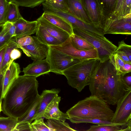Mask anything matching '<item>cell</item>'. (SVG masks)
<instances>
[{"label":"cell","instance_id":"1","mask_svg":"<svg viewBox=\"0 0 131 131\" xmlns=\"http://www.w3.org/2000/svg\"><path fill=\"white\" fill-rule=\"evenodd\" d=\"M38 86L36 77L19 75L2 100V111L17 119L23 116L39 97Z\"/></svg>","mask_w":131,"mask_h":131},{"label":"cell","instance_id":"2","mask_svg":"<svg viewBox=\"0 0 131 131\" xmlns=\"http://www.w3.org/2000/svg\"><path fill=\"white\" fill-rule=\"evenodd\" d=\"M89 85L91 95L112 105H116L129 90L123 85L121 75H117L110 59L103 62L99 60Z\"/></svg>","mask_w":131,"mask_h":131},{"label":"cell","instance_id":"3","mask_svg":"<svg viewBox=\"0 0 131 131\" xmlns=\"http://www.w3.org/2000/svg\"><path fill=\"white\" fill-rule=\"evenodd\" d=\"M114 113L105 102L91 95L79 101L66 113L70 121L82 119H99L111 121Z\"/></svg>","mask_w":131,"mask_h":131},{"label":"cell","instance_id":"4","mask_svg":"<svg viewBox=\"0 0 131 131\" xmlns=\"http://www.w3.org/2000/svg\"><path fill=\"white\" fill-rule=\"evenodd\" d=\"M99 60L96 59L81 60L64 71L63 75L66 78L69 85L80 92L89 85Z\"/></svg>","mask_w":131,"mask_h":131},{"label":"cell","instance_id":"5","mask_svg":"<svg viewBox=\"0 0 131 131\" xmlns=\"http://www.w3.org/2000/svg\"><path fill=\"white\" fill-rule=\"evenodd\" d=\"M72 28L74 34L88 41L96 50L99 59L101 62L109 59L117 48L105 36L92 34L75 28Z\"/></svg>","mask_w":131,"mask_h":131},{"label":"cell","instance_id":"6","mask_svg":"<svg viewBox=\"0 0 131 131\" xmlns=\"http://www.w3.org/2000/svg\"><path fill=\"white\" fill-rule=\"evenodd\" d=\"M101 28L106 34L130 35L131 34V14L122 17L112 14L104 18Z\"/></svg>","mask_w":131,"mask_h":131},{"label":"cell","instance_id":"7","mask_svg":"<svg viewBox=\"0 0 131 131\" xmlns=\"http://www.w3.org/2000/svg\"><path fill=\"white\" fill-rule=\"evenodd\" d=\"M46 58L49 65L50 72L61 75L64 71L82 60L71 57L50 47Z\"/></svg>","mask_w":131,"mask_h":131},{"label":"cell","instance_id":"8","mask_svg":"<svg viewBox=\"0 0 131 131\" xmlns=\"http://www.w3.org/2000/svg\"><path fill=\"white\" fill-rule=\"evenodd\" d=\"M49 46L71 57L81 60L99 59L97 51L95 49L89 50L78 49L73 45L70 37L66 41L59 45Z\"/></svg>","mask_w":131,"mask_h":131},{"label":"cell","instance_id":"9","mask_svg":"<svg viewBox=\"0 0 131 131\" xmlns=\"http://www.w3.org/2000/svg\"><path fill=\"white\" fill-rule=\"evenodd\" d=\"M116 104L111 121L117 124L131 123V89L126 92Z\"/></svg>","mask_w":131,"mask_h":131},{"label":"cell","instance_id":"10","mask_svg":"<svg viewBox=\"0 0 131 131\" xmlns=\"http://www.w3.org/2000/svg\"><path fill=\"white\" fill-rule=\"evenodd\" d=\"M33 41L30 44L19 47L24 53L34 61L42 60L46 58L49 46L39 40L36 36H32Z\"/></svg>","mask_w":131,"mask_h":131},{"label":"cell","instance_id":"11","mask_svg":"<svg viewBox=\"0 0 131 131\" xmlns=\"http://www.w3.org/2000/svg\"><path fill=\"white\" fill-rule=\"evenodd\" d=\"M21 72L19 64L14 61L3 75L2 80V100L9 89L19 76Z\"/></svg>","mask_w":131,"mask_h":131},{"label":"cell","instance_id":"12","mask_svg":"<svg viewBox=\"0 0 131 131\" xmlns=\"http://www.w3.org/2000/svg\"><path fill=\"white\" fill-rule=\"evenodd\" d=\"M81 1L93 25L101 29L104 17L96 0H81Z\"/></svg>","mask_w":131,"mask_h":131},{"label":"cell","instance_id":"13","mask_svg":"<svg viewBox=\"0 0 131 131\" xmlns=\"http://www.w3.org/2000/svg\"><path fill=\"white\" fill-rule=\"evenodd\" d=\"M14 23L16 27L15 36L14 39L17 40L35 33L38 22L37 20L28 21L22 17Z\"/></svg>","mask_w":131,"mask_h":131},{"label":"cell","instance_id":"14","mask_svg":"<svg viewBox=\"0 0 131 131\" xmlns=\"http://www.w3.org/2000/svg\"><path fill=\"white\" fill-rule=\"evenodd\" d=\"M24 75L36 78L50 72L49 64L46 58L42 60L34 61L32 63L23 68Z\"/></svg>","mask_w":131,"mask_h":131},{"label":"cell","instance_id":"15","mask_svg":"<svg viewBox=\"0 0 131 131\" xmlns=\"http://www.w3.org/2000/svg\"><path fill=\"white\" fill-rule=\"evenodd\" d=\"M61 97L57 95L49 104L46 108L43 117L46 119H51L59 120L64 122L68 119V116L67 114L60 110L59 108Z\"/></svg>","mask_w":131,"mask_h":131},{"label":"cell","instance_id":"16","mask_svg":"<svg viewBox=\"0 0 131 131\" xmlns=\"http://www.w3.org/2000/svg\"><path fill=\"white\" fill-rule=\"evenodd\" d=\"M65 1L68 9V12H67L84 22L93 25L81 1Z\"/></svg>","mask_w":131,"mask_h":131},{"label":"cell","instance_id":"17","mask_svg":"<svg viewBox=\"0 0 131 131\" xmlns=\"http://www.w3.org/2000/svg\"><path fill=\"white\" fill-rule=\"evenodd\" d=\"M60 91L59 89H53L43 91L40 95L39 106L34 120L43 117L45 112L47 106Z\"/></svg>","mask_w":131,"mask_h":131},{"label":"cell","instance_id":"18","mask_svg":"<svg viewBox=\"0 0 131 131\" xmlns=\"http://www.w3.org/2000/svg\"><path fill=\"white\" fill-rule=\"evenodd\" d=\"M37 20L48 32L61 43L67 40L70 35L67 32L51 23L41 16Z\"/></svg>","mask_w":131,"mask_h":131},{"label":"cell","instance_id":"19","mask_svg":"<svg viewBox=\"0 0 131 131\" xmlns=\"http://www.w3.org/2000/svg\"><path fill=\"white\" fill-rule=\"evenodd\" d=\"M41 16L51 23L67 32L70 36L74 34L71 25L63 18L54 14L45 12Z\"/></svg>","mask_w":131,"mask_h":131},{"label":"cell","instance_id":"20","mask_svg":"<svg viewBox=\"0 0 131 131\" xmlns=\"http://www.w3.org/2000/svg\"><path fill=\"white\" fill-rule=\"evenodd\" d=\"M36 33V36L39 40L49 46L58 45L61 43L50 34L38 22Z\"/></svg>","mask_w":131,"mask_h":131},{"label":"cell","instance_id":"21","mask_svg":"<svg viewBox=\"0 0 131 131\" xmlns=\"http://www.w3.org/2000/svg\"><path fill=\"white\" fill-rule=\"evenodd\" d=\"M16 40L13 39L7 45L4 54L2 65L1 74L2 75L4 74L13 62L11 59L10 54L11 51L13 49L18 48Z\"/></svg>","mask_w":131,"mask_h":131},{"label":"cell","instance_id":"22","mask_svg":"<svg viewBox=\"0 0 131 131\" xmlns=\"http://www.w3.org/2000/svg\"><path fill=\"white\" fill-rule=\"evenodd\" d=\"M87 131H131V126L125 127L119 125L102 124L92 125Z\"/></svg>","mask_w":131,"mask_h":131},{"label":"cell","instance_id":"23","mask_svg":"<svg viewBox=\"0 0 131 131\" xmlns=\"http://www.w3.org/2000/svg\"><path fill=\"white\" fill-rule=\"evenodd\" d=\"M18 6L16 4L9 1L4 23L9 22L14 23L22 17L20 13Z\"/></svg>","mask_w":131,"mask_h":131},{"label":"cell","instance_id":"24","mask_svg":"<svg viewBox=\"0 0 131 131\" xmlns=\"http://www.w3.org/2000/svg\"><path fill=\"white\" fill-rule=\"evenodd\" d=\"M46 124L53 131H75L67 123L55 119H48Z\"/></svg>","mask_w":131,"mask_h":131},{"label":"cell","instance_id":"25","mask_svg":"<svg viewBox=\"0 0 131 131\" xmlns=\"http://www.w3.org/2000/svg\"><path fill=\"white\" fill-rule=\"evenodd\" d=\"M70 38L73 45L78 49L84 50H89L95 49L88 41L74 34L70 36Z\"/></svg>","mask_w":131,"mask_h":131},{"label":"cell","instance_id":"26","mask_svg":"<svg viewBox=\"0 0 131 131\" xmlns=\"http://www.w3.org/2000/svg\"><path fill=\"white\" fill-rule=\"evenodd\" d=\"M96 1L104 17L105 14L108 16L113 13L115 8L116 0Z\"/></svg>","mask_w":131,"mask_h":131},{"label":"cell","instance_id":"27","mask_svg":"<svg viewBox=\"0 0 131 131\" xmlns=\"http://www.w3.org/2000/svg\"><path fill=\"white\" fill-rule=\"evenodd\" d=\"M17 123V118L0 117V131H13Z\"/></svg>","mask_w":131,"mask_h":131},{"label":"cell","instance_id":"28","mask_svg":"<svg viewBox=\"0 0 131 131\" xmlns=\"http://www.w3.org/2000/svg\"><path fill=\"white\" fill-rule=\"evenodd\" d=\"M40 98V95L37 101L27 112L23 117L17 119V123L27 122L31 123L34 120V117L37 112L39 105Z\"/></svg>","mask_w":131,"mask_h":131},{"label":"cell","instance_id":"29","mask_svg":"<svg viewBox=\"0 0 131 131\" xmlns=\"http://www.w3.org/2000/svg\"><path fill=\"white\" fill-rule=\"evenodd\" d=\"M73 123L79 124L81 123H91L96 124H110L119 125L123 126L126 127L130 125V123L117 124L111 121H104L99 119H75L70 121Z\"/></svg>","mask_w":131,"mask_h":131},{"label":"cell","instance_id":"30","mask_svg":"<svg viewBox=\"0 0 131 131\" xmlns=\"http://www.w3.org/2000/svg\"><path fill=\"white\" fill-rule=\"evenodd\" d=\"M43 117L35 119L34 121L30 124L31 131H53L44 122Z\"/></svg>","mask_w":131,"mask_h":131},{"label":"cell","instance_id":"31","mask_svg":"<svg viewBox=\"0 0 131 131\" xmlns=\"http://www.w3.org/2000/svg\"><path fill=\"white\" fill-rule=\"evenodd\" d=\"M18 6L34 8L45 2V0H9Z\"/></svg>","mask_w":131,"mask_h":131},{"label":"cell","instance_id":"32","mask_svg":"<svg viewBox=\"0 0 131 131\" xmlns=\"http://www.w3.org/2000/svg\"><path fill=\"white\" fill-rule=\"evenodd\" d=\"M114 65L118 75H121L125 64L126 62L122 60L114 52L110 59Z\"/></svg>","mask_w":131,"mask_h":131},{"label":"cell","instance_id":"33","mask_svg":"<svg viewBox=\"0 0 131 131\" xmlns=\"http://www.w3.org/2000/svg\"><path fill=\"white\" fill-rule=\"evenodd\" d=\"M3 24H0V50L14 39L4 29Z\"/></svg>","mask_w":131,"mask_h":131},{"label":"cell","instance_id":"34","mask_svg":"<svg viewBox=\"0 0 131 131\" xmlns=\"http://www.w3.org/2000/svg\"><path fill=\"white\" fill-rule=\"evenodd\" d=\"M45 2L57 9L64 12H68V8L65 0H50Z\"/></svg>","mask_w":131,"mask_h":131},{"label":"cell","instance_id":"35","mask_svg":"<svg viewBox=\"0 0 131 131\" xmlns=\"http://www.w3.org/2000/svg\"><path fill=\"white\" fill-rule=\"evenodd\" d=\"M131 14V0H124L117 17H124Z\"/></svg>","mask_w":131,"mask_h":131},{"label":"cell","instance_id":"36","mask_svg":"<svg viewBox=\"0 0 131 131\" xmlns=\"http://www.w3.org/2000/svg\"><path fill=\"white\" fill-rule=\"evenodd\" d=\"M9 3L7 0H0V24L4 23Z\"/></svg>","mask_w":131,"mask_h":131},{"label":"cell","instance_id":"37","mask_svg":"<svg viewBox=\"0 0 131 131\" xmlns=\"http://www.w3.org/2000/svg\"><path fill=\"white\" fill-rule=\"evenodd\" d=\"M116 50L122 51L125 52L131 61V46L126 44L124 40L118 43V46Z\"/></svg>","mask_w":131,"mask_h":131},{"label":"cell","instance_id":"38","mask_svg":"<svg viewBox=\"0 0 131 131\" xmlns=\"http://www.w3.org/2000/svg\"><path fill=\"white\" fill-rule=\"evenodd\" d=\"M32 37L30 36H24L16 40V41L18 46L19 47L27 46L31 44L33 42Z\"/></svg>","mask_w":131,"mask_h":131},{"label":"cell","instance_id":"39","mask_svg":"<svg viewBox=\"0 0 131 131\" xmlns=\"http://www.w3.org/2000/svg\"><path fill=\"white\" fill-rule=\"evenodd\" d=\"M3 27L11 37L14 39L15 36L16 27L14 23L9 22H5L3 24Z\"/></svg>","mask_w":131,"mask_h":131},{"label":"cell","instance_id":"40","mask_svg":"<svg viewBox=\"0 0 131 131\" xmlns=\"http://www.w3.org/2000/svg\"><path fill=\"white\" fill-rule=\"evenodd\" d=\"M30 124V123L27 122L17 123L13 131H31Z\"/></svg>","mask_w":131,"mask_h":131},{"label":"cell","instance_id":"41","mask_svg":"<svg viewBox=\"0 0 131 131\" xmlns=\"http://www.w3.org/2000/svg\"><path fill=\"white\" fill-rule=\"evenodd\" d=\"M121 80L123 85L127 90L131 89V72L121 75Z\"/></svg>","mask_w":131,"mask_h":131},{"label":"cell","instance_id":"42","mask_svg":"<svg viewBox=\"0 0 131 131\" xmlns=\"http://www.w3.org/2000/svg\"><path fill=\"white\" fill-rule=\"evenodd\" d=\"M21 55V52L17 48L14 49L11 51L10 54L11 60L13 62L14 60L19 58Z\"/></svg>","mask_w":131,"mask_h":131},{"label":"cell","instance_id":"43","mask_svg":"<svg viewBox=\"0 0 131 131\" xmlns=\"http://www.w3.org/2000/svg\"><path fill=\"white\" fill-rule=\"evenodd\" d=\"M124 1V0H116L115 8L112 14L116 16H118Z\"/></svg>","mask_w":131,"mask_h":131},{"label":"cell","instance_id":"44","mask_svg":"<svg viewBox=\"0 0 131 131\" xmlns=\"http://www.w3.org/2000/svg\"><path fill=\"white\" fill-rule=\"evenodd\" d=\"M114 52L116 53L119 57L124 61L131 63V61L129 60L125 52L119 50H115Z\"/></svg>","mask_w":131,"mask_h":131},{"label":"cell","instance_id":"45","mask_svg":"<svg viewBox=\"0 0 131 131\" xmlns=\"http://www.w3.org/2000/svg\"><path fill=\"white\" fill-rule=\"evenodd\" d=\"M7 46V45L4 46L0 50V75H2L1 74L2 65L4 54L6 51Z\"/></svg>","mask_w":131,"mask_h":131},{"label":"cell","instance_id":"46","mask_svg":"<svg viewBox=\"0 0 131 131\" xmlns=\"http://www.w3.org/2000/svg\"><path fill=\"white\" fill-rule=\"evenodd\" d=\"M3 75H0V103L2 101L1 98L2 94V80Z\"/></svg>","mask_w":131,"mask_h":131},{"label":"cell","instance_id":"47","mask_svg":"<svg viewBox=\"0 0 131 131\" xmlns=\"http://www.w3.org/2000/svg\"><path fill=\"white\" fill-rule=\"evenodd\" d=\"M2 101L0 103V113L1 111H2Z\"/></svg>","mask_w":131,"mask_h":131},{"label":"cell","instance_id":"48","mask_svg":"<svg viewBox=\"0 0 131 131\" xmlns=\"http://www.w3.org/2000/svg\"><path fill=\"white\" fill-rule=\"evenodd\" d=\"M50 0H45V2H47L50 1Z\"/></svg>","mask_w":131,"mask_h":131},{"label":"cell","instance_id":"49","mask_svg":"<svg viewBox=\"0 0 131 131\" xmlns=\"http://www.w3.org/2000/svg\"><path fill=\"white\" fill-rule=\"evenodd\" d=\"M79 0L81 1V0Z\"/></svg>","mask_w":131,"mask_h":131}]
</instances>
